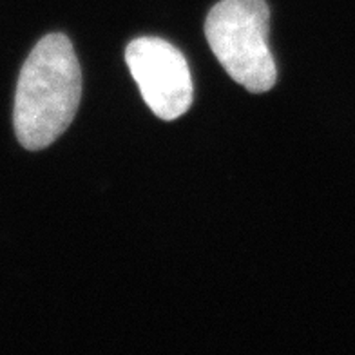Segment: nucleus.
Masks as SVG:
<instances>
[{"label":"nucleus","instance_id":"f257e3e1","mask_svg":"<svg viewBox=\"0 0 355 355\" xmlns=\"http://www.w3.org/2000/svg\"><path fill=\"white\" fill-rule=\"evenodd\" d=\"M82 94V73L69 38L53 33L40 38L20 71L13 123L28 150H40L66 131Z\"/></svg>","mask_w":355,"mask_h":355},{"label":"nucleus","instance_id":"7ed1b4c3","mask_svg":"<svg viewBox=\"0 0 355 355\" xmlns=\"http://www.w3.org/2000/svg\"><path fill=\"white\" fill-rule=\"evenodd\" d=\"M125 62L145 103L162 120H176L192 103V78L185 56L164 38L141 37L125 49Z\"/></svg>","mask_w":355,"mask_h":355},{"label":"nucleus","instance_id":"f03ea898","mask_svg":"<svg viewBox=\"0 0 355 355\" xmlns=\"http://www.w3.org/2000/svg\"><path fill=\"white\" fill-rule=\"evenodd\" d=\"M270 11L265 0H221L207 17L205 35L223 69L250 93L270 91L277 82L268 49Z\"/></svg>","mask_w":355,"mask_h":355}]
</instances>
